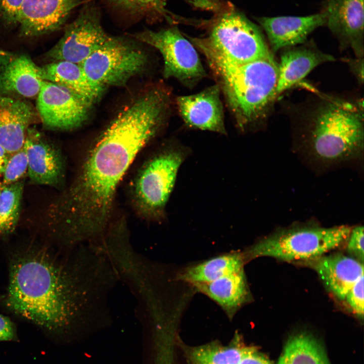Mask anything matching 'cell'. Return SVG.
Masks as SVG:
<instances>
[{"label":"cell","mask_w":364,"mask_h":364,"mask_svg":"<svg viewBox=\"0 0 364 364\" xmlns=\"http://www.w3.org/2000/svg\"><path fill=\"white\" fill-rule=\"evenodd\" d=\"M193 286L217 303L230 319L251 299L244 269Z\"/></svg>","instance_id":"7402d4cb"},{"label":"cell","mask_w":364,"mask_h":364,"mask_svg":"<svg viewBox=\"0 0 364 364\" xmlns=\"http://www.w3.org/2000/svg\"><path fill=\"white\" fill-rule=\"evenodd\" d=\"M114 8L133 16L154 21L168 19L167 0H105Z\"/></svg>","instance_id":"4316f807"},{"label":"cell","mask_w":364,"mask_h":364,"mask_svg":"<svg viewBox=\"0 0 364 364\" xmlns=\"http://www.w3.org/2000/svg\"><path fill=\"white\" fill-rule=\"evenodd\" d=\"M363 275L356 282L347 294L345 300L352 311L359 317L363 316Z\"/></svg>","instance_id":"f1b7e54d"},{"label":"cell","mask_w":364,"mask_h":364,"mask_svg":"<svg viewBox=\"0 0 364 364\" xmlns=\"http://www.w3.org/2000/svg\"><path fill=\"white\" fill-rule=\"evenodd\" d=\"M217 84L193 95L176 98L179 113L192 128L225 134L224 111Z\"/></svg>","instance_id":"4fadbf2b"},{"label":"cell","mask_w":364,"mask_h":364,"mask_svg":"<svg viewBox=\"0 0 364 364\" xmlns=\"http://www.w3.org/2000/svg\"><path fill=\"white\" fill-rule=\"evenodd\" d=\"M78 0H24L18 24L26 36H37L61 28Z\"/></svg>","instance_id":"9a60e30c"},{"label":"cell","mask_w":364,"mask_h":364,"mask_svg":"<svg viewBox=\"0 0 364 364\" xmlns=\"http://www.w3.org/2000/svg\"><path fill=\"white\" fill-rule=\"evenodd\" d=\"M28 170V158L26 148L23 146L12 154L3 173L2 182L9 184L20 180Z\"/></svg>","instance_id":"83f0119b"},{"label":"cell","mask_w":364,"mask_h":364,"mask_svg":"<svg viewBox=\"0 0 364 364\" xmlns=\"http://www.w3.org/2000/svg\"><path fill=\"white\" fill-rule=\"evenodd\" d=\"M347 251L355 256L357 260L363 262L364 234L363 227L357 226L351 230L347 240Z\"/></svg>","instance_id":"f546056e"},{"label":"cell","mask_w":364,"mask_h":364,"mask_svg":"<svg viewBox=\"0 0 364 364\" xmlns=\"http://www.w3.org/2000/svg\"><path fill=\"white\" fill-rule=\"evenodd\" d=\"M39 71L42 80L65 87L90 107L105 90L89 80L79 64L56 61L39 66Z\"/></svg>","instance_id":"44dd1931"},{"label":"cell","mask_w":364,"mask_h":364,"mask_svg":"<svg viewBox=\"0 0 364 364\" xmlns=\"http://www.w3.org/2000/svg\"><path fill=\"white\" fill-rule=\"evenodd\" d=\"M159 51L164 61L163 75L191 86L206 76L198 53L176 26L159 31L145 30L133 35Z\"/></svg>","instance_id":"9c48e42d"},{"label":"cell","mask_w":364,"mask_h":364,"mask_svg":"<svg viewBox=\"0 0 364 364\" xmlns=\"http://www.w3.org/2000/svg\"><path fill=\"white\" fill-rule=\"evenodd\" d=\"M187 156L175 143L165 145L142 166L132 186L134 206L145 218L160 221L174 188L179 169Z\"/></svg>","instance_id":"8992f818"},{"label":"cell","mask_w":364,"mask_h":364,"mask_svg":"<svg viewBox=\"0 0 364 364\" xmlns=\"http://www.w3.org/2000/svg\"><path fill=\"white\" fill-rule=\"evenodd\" d=\"M12 154L0 145V173H3Z\"/></svg>","instance_id":"e575fe53"},{"label":"cell","mask_w":364,"mask_h":364,"mask_svg":"<svg viewBox=\"0 0 364 364\" xmlns=\"http://www.w3.org/2000/svg\"><path fill=\"white\" fill-rule=\"evenodd\" d=\"M170 111L149 89L126 106L88 152L75 180L56 206L57 235L69 247L101 240L113 224L118 186L139 152L159 132Z\"/></svg>","instance_id":"6da1fadb"},{"label":"cell","mask_w":364,"mask_h":364,"mask_svg":"<svg viewBox=\"0 0 364 364\" xmlns=\"http://www.w3.org/2000/svg\"><path fill=\"white\" fill-rule=\"evenodd\" d=\"M245 263L242 252H230L185 267L178 272L176 279L193 286L208 283L244 269Z\"/></svg>","instance_id":"603a6c76"},{"label":"cell","mask_w":364,"mask_h":364,"mask_svg":"<svg viewBox=\"0 0 364 364\" xmlns=\"http://www.w3.org/2000/svg\"><path fill=\"white\" fill-rule=\"evenodd\" d=\"M362 103L328 97L309 118V139L313 154L325 161L350 158L363 146Z\"/></svg>","instance_id":"277c9868"},{"label":"cell","mask_w":364,"mask_h":364,"mask_svg":"<svg viewBox=\"0 0 364 364\" xmlns=\"http://www.w3.org/2000/svg\"><path fill=\"white\" fill-rule=\"evenodd\" d=\"M24 0H0V14L8 24H18Z\"/></svg>","instance_id":"4dcf8cb0"},{"label":"cell","mask_w":364,"mask_h":364,"mask_svg":"<svg viewBox=\"0 0 364 364\" xmlns=\"http://www.w3.org/2000/svg\"><path fill=\"white\" fill-rule=\"evenodd\" d=\"M277 364H330L324 349L311 335L300 333L290 337Z\"/></svg>","instance_id":"cb8c5ba5"},{"label":"cell","mask_w":364,"mask_h":364,"mask_svg":"<svg viewBox=\"0 0 364 364\" xmlns=\"http://www.w3.org/2000/svg\"><path fill=\"white\" fill-rule=\"evenodd\" d=\"M326 24L343 48L363 57V0H326L322 11Z\"/></svg>","instance_id":"7c38bea8"},{"label":"cell","mask_w":364,"mask_h":364,"mask_svg":"<svg viewBox=\"0 0 364 364\" xmlns=\"http://www.w3.org/2000/svg\"><path fill=\"white\" fill-rule=\"evenodd\" d=\"M351 69H354L353 71L356 73L358 80L360 82L363 81V58H357L356 60L351 61Z\"/></svg>","instance_id":"836d02e7"},{"label":"cell","mask_w":364,"mask_h":364,"mask_svg":"<svg viewBox=\"0 0 364 364\" xmlns=\"http://www.w3.org/2000/svg\"><path fill=\"white\" fill-rule=\"evenodd\" d=\"M119 279L97 245L77 246L66 259L27 250L11 263L6 304L44 330L62 334L109 311L108 296Z\"/></svg>","instance_id":"7a4b0ae2"},{"label":"cell","mask_w":364,"mask_h":364,"mask_svg":"<svg viewBox=\"0 0 364 364\" xmlns=\"http://www.w3.org/2000/svg\"><path fill=\"white\" fill-rule=\"evenodd\" d=\"M240 344L213 342L195 347L188 351V359L190 364H239L249 347Z\"/></svg>","instance_id":"d4e9b609"},{"label":"cell","mask_w":364,"mask_h":364,"mask_svg":"<svg viewBox=\"0 0 364 364\" xmlns=\"http://www.w3.org/2000/svg\"><path fill=\"white\" fill-rule=\"evenodd\" d=\"M334 60L331 55L311 47L287 48L278 63L277 96L299 83L318 65Z\"/></svg>","instance_id":"ffe728a7"},{"label":"cell","mask_w":364,"mask_h":364,"mask_svg":"<svg viewBox=\"0 0 364 364\" xmlns=\"http://www.w3.org/2000/svg\"><path fill=\"white\" fill-rule=\"evenodd\" d=\"M24 183L0 182V235L12 232L20 217Z\"/></svg>","instance_id":"484cf974"},{"label":"cell","mask_w":364,"mask_h":364,"mask_svg":"<svg viewBox=\"0 0 364 364\" xmlns=\"http://www.w3.org/2000/svg\"><path fill=\"white\" fill-rule=\"evenodd\" d=\"M38 116L29 102L0 93V145L10 154L20 150L29 126Z\"/></svg>","instance_id":"e0dca14e"},{"label":"cell","mask_w":364,"mask_h":364,"mask_svg":"<svg viewBox=\"0 0 364 364\" xmlns=\"http://www.w3.org/2000/svg\"><path fill=\"white\" fill-rule=\"evenodd\" d=\"M110 35L104 30L99 9L83 6L75 19L65 29L61 38L48 53L53 61L81 64L100 48Z\"/></svg>","instance_id":"30bf717a"},{"label":"cell","mask_w":364,"mask_h":364,"mask_svg":"<svg viewBox=\"0 0 364 364\" xmlns=\"http://www.w3.org/2000/svg\"><path fill=\"white\" fill-rule=\"evenodd\" d=\"M189 38L199 51L211 52L233 64H246L271 54L258 27L234 9L218 14L207 37Z\"/></svg>","instance_id":"5b68a950"},{"label":"cell","mask_w":364,"mask_h":364,"mask_svg":"<svg viewBox=\"0 0 364 364\" xmlns=\"http://www.w3.org/2000/svg\"><path fill=\"white\" fill-rule=\"evenodd\" d=\"M239 364H271V363L256 348L249 347Z\"/></svg>","instance_id":"d6a6232c"},{"label":"cell","mask_w":364,"mask_h":364,"mask_svg":"<svg viewBox=\"0 0 364 364\" xmlns=\"http://www.w3.org/2000/svg\"><path fill=\"white\" fill-rule=\"evenodd\" d=\"M17 339L14 324L9 318L0 314V342Z\"/></svg>","instance_id":"1f68e13d"},{"label":"cell","mask_w":364,"mask_h":364,"mask_svg":"<svg viewBox=\"0 0 364 364\" xmlns=\"http://www.w3.org/2000/svg\"><path fill=\"white\" fill-rule=\"evenodd\" d=\"M306 261L318 274L327 289L340 300H345L349 291L363 275V263L340 253L324 255Z\"/></svg>","instance_id":"d6986e66"},{"label":"cell","mask_w":364,"mask_h":364,"mask_svg":"<svg viewBox=\"0 0 364 364\" xmlns=\"http://www.w3.org/2000/svg\"><path fill=\"white\" fill-rule=\"evenodd\" d=\"M36 98L38 115L48 128L73 129L81 125L88 118L90 107L55 83L43 80Z\"/></svg>","instance_id":"8fae6325"},{"label":"cell","mask_w":364,"mask_h":364,"mask_svg":"<svg viewBox=\"0 0 364 364\" xmlns=\"http://www.w3.org/2000/svg\"><path fill=\"white\" fill-rule=\"evenodd\" d=\"M200 51L205 57L239 129L246 130L266 119L278 96V63L272 55L236 65L208 51Z\"/></svg>","instance_id":"3957f363"},{"label":"cell","mask_w":364,"mask_h":364,"mask_svg":"<svg viewBox=\"0 0 364 364\" xmlns=\"http://www.w3.org/2000/svg\"><path fill=\"white\" fill-rule=\"evenodd\" d=\"M257 21L265 32L274 51L303 43L316 28L326 25L325 14L303 17H263Z\"/></svg>","instance_id":"ac0fdd59"},{"label":"cell","mask_w":364,"mask_h":364,"mask_svg":"<svg viewBox=\"0 0 364 364\" xmlns=\"http://www.w3.org/2000/svg\"><path fill=\"white\" fill-rule=\"evenodd\" d=\"M148 57L133 41L110 35L104 44L80 64L98 86H120L146 69Z\"/></svg>","instance_id":"ba28073f"},{"label":"cell","mask_w":364,"mask_h":364,"mask_svg":"<svg viewBox=\"0 0 364 364\" xmlns=\"http://www.w3.org/2000/svg\"><path fill=\"white\" fill-rule=\"evenodd\" d=\"M351 230L346 226L284 230L259 240L242 253L246 262L264 256L286 261H307L342 245Z\"/></svg>","instance_id":"52a82bcc"},{"label":"cell","mask_w":364,"mask_h":364,"mask_svg":"<svg viewBox=\"0 0 364 364\" xmlns=\"http://www.w3.org/2000/svg\"><path fill=\"white\" fill-rule=\"evenodd\" d=\"M24 145L28 158V174L35 184L57 186L64 174L61 154L37 130L29 128Z\"/></svg>","instance_id":"2e32d148"},{"label":"cell","mask_w":364,"mask_h":364,"mask_svg":"<svg viewBox=\"0 0 364 364\" xmlns=\"http://www.w3.org/2000/svg\"><path fill=\"white\" fill-rule=\"evenodd\" d=\"M42 81L39 66L29 56L0 50V93L33 98Z\"/></svg>","instance_id":"5bb4252c"}]
</instances>
